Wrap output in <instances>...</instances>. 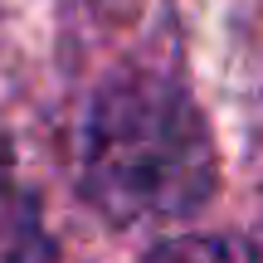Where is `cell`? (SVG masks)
<instances>
[{"instance_id": "2", "label": "cell", "mask_w": 263, "mask_h": 263, "mask_svg": "<svg viewBox=\"0 0 263 263\" xmlns=\"http://www.w3.org/2000/svg\"><path fill=\"white\" fill-rule=\"evenodd\" d=\"M141 263H263V254L239 244V239L200 234V239H171V244L151 249Z\"/></svg>"}, {"instance_id": "3", "label": "cell", "mask_w": 263, "mask_h": 263, "mask_svg": "<svg viewBox=\"0 0 263 263\" xmlns=\"http://www.w3.org/2000/svg\"><path fill=\"white\" fill-rule=\"evenodd\" d=\"M10 210H15V190H10V141H5V127H0V229L10 224Z\"/></svg>"}, {"instance_id": "1", "label": "cell", "mask_w": 263, "mask_h": 263, "mask_svg": "<svg viewBox=\"0 0 263 263\" xmlns=\"http://www.w3.org/2000/svg\"><path fill=\"white\" fill-rule=\"evenodd\" d=\"M78 166L103 215L122 224H176L215 190V141L180 88L137 78L93 103Z\"/></svg>"}]
</instances>
